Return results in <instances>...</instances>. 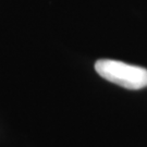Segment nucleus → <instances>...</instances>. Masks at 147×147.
<instances>
[{
    "label": "nucleus",
    "mask_w": 147,
    "mask_h": 147,
    "mask_svg": "<svg viewBox=\"0 0 147 147\" xmlns=\"http://www.w3.org/2000/svg\"><path fill=\"white\" fill-rule=\"evenodd\" d=\"M95 70L102 79L127 89H141L147 86V69L129 63L100 59L95 63Z\"/></svg>",
    "instance_id": "obj_1"
}]
</instances>
